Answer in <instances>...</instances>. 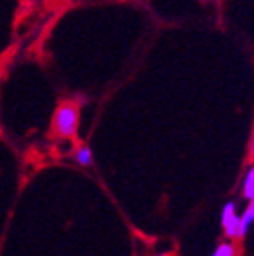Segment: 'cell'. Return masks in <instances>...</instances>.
<instances>
[{"instance_id": "obj_1", "label": "cell", "mask_w": 254, "mask_h": 256, "mask_svg": "<svg viewBox=\"0 0 254 256\" xmlns=\"http://www.w3.org/2000/svg\"><path fill=\"white\" fill-rule=\"evenodd\" d=\"M80 109L73 102L62 104L53 118V129L60 138H73L78 131Z\"/></svg>"}, {"instance_id": "obj_2", "label": "cell", "mask_w": 254, "mask_h": 256, "mask_svg": "<svg viewBox=\"0 0 254 256\" xmlns=\"http://www.w3.org/2000/svg\"><path fill=\"white\" fill-rule=\"evenodd\" d=\"M222 226H224L225 234L230 240H238L240 238V214L236 211V204L229 202L225 204L222 209Z\"/></svg>"}, {"instance_id": "obj_3", "label": "cell", "mask_w": 254, "mask_h": 256, "mask_svg": "<svg viewBox=\"0 0 254 256\" xmlns=\"http://www.w3.org/2000/svg\"><path fill=\"white\" fill-rule=\"evenodd\" d=\"M254 224V198L249 202V207L244 211V214H240V238H244L249 229Z\"/></svg>"}, {"instance_id": "obj_4", "label": "cell", "mask_w": 254, "mask_h": 256, "mask_svg": "<svg viewBox=\"0 0 254 256\" xmlns=\"http://www.w3.org/2000/svg\"><path fill=\"white\" fill-rule=\"evenodd\" d=\"M74 160L82 168H89V166H93V151L88 146H80L74 153Z\"/></svg>"}, {"instance_id": "obj_5", "label": "cell", "mask_w": 254, "mask_h": 256, "mask_svg": "<svg viewBox=\"0 0 254 256\" xmlns=\"http://www.w3.org/2000/svg\"><path fill=\"white\" fill-rule=\"evenodd\" d=\"M242 191H244V196L247 198L249 202L254 198V166L249 169V172L245 174L244 188H242Z\"/></svg>"}, {"instance_id": "obj_6", "label": "cell", "mask_w": 254, "mask_h": 256, "mask_svg": "<svg viewBox=\"0 0 254 256\" xmlns=\"http://www.w3.org/2000/svg\"><path fill=\"white\" fill-rule=\"evenodd\" d=\"M212 256H236L234 244H230V242H227V244H222V246H218V249H216Z\"/></svg>"}, {"instance_id": "obj_7", "label": "cell", "mask_w": 254, "mask_h": 256, "mask_svg": "<svg viewBox=\"0 0 254 256\" xmlns=\"http://www.w3.org/2000/svg\"><path fill=\"white\" fill-rule=\"evenodd\" d=\"M250 151H252V154H254V136H252V142H250Z\"/></svg>"}, {"instance_id": "obj_8", "label": "cell", "mask_w": 254, "mask_h": 256, "mask_svg": "<svg viewBox=\"0 0 254 256\" xmlns=\"http://www.w3.org/2000/svg\"><path fill=\"white\" fill-rule=\"evenodd\" d=\"M154 256H171L169 252H162V254H154Z\"/></svg>"}]
</instances>
